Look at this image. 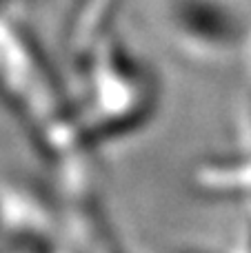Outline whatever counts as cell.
<instances>
[{
	"instance_id": "cell-1",
	"label": "cell",
	"mask_w": 251,
	"mask_h": 253,
	"mask_svg": "<svg viewBox=\"0 0 251 253\" xmlns=\"http://www.w3.org/2000/svg\"><path fill=\"white\" fill-rule=\"evenodd\" d=\"M163 22L173 42L213 60L247 49L251 38V13L243 0H165Z\"/></svg>"
},
{
	"instance_id": "cell-2",
	"label": "cell",
	"mask_w": 251,
	"mask_h": 253,
	"mask_svg": "<svg viewBox=\"0 0 251 253\" xmlns=\"http://www.w3.org/2000/svg\"><path fill=\"white\" fill-rule=\"evenodd\" d=\"M247 53H249V60H251V38H249V44H247Z\"/></svg>"
}]
</instances>
